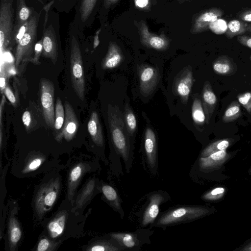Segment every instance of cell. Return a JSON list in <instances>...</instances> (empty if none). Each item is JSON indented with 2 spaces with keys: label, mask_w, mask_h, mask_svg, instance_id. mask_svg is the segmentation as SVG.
I'll return each mask as SVG.
<instances>
[{
  "label": "cell",
  "mask_w": 251,
  "mask_h": 251,
  "mask_svg": "<svg viewBox=\"0 0 251 251\" xmlns=\"http://www.w3.org/2000/svg\"><path fill=\"white\" fill-rule=\"evenodd\" d=\"M134 24L137 28L140 41L143 46L159 51H164L169 48L171 39L163 32L159 35L151 32L146 23L143 20L134 21Z\"/></svg>",
  "instance_id": "cell-13"
},
{
  "label": "cell",
  "mask_w": 251,
  "mask_h": 251,
  "mask_svg": "<svg viewBox=\"0 0 251 251\" xmlns=\"http://www.w3.org/2000/svg\"><path fill=\"white\" fill-rule=\"evenodd\" d=\"M84 32L71 22L68 30V41L70 47V74L74 90L83 100L85 94V78L81 50L80 40Z\"/></svg>",
  "instance_id": "cell-2"
},
{
  "label": "cell",
  "mask_w": 251,
  "mask_h": 251,
  "mask_svg": "<svg viewBox=\"0 0 251 251\" xmlns=\"http://www.w3.org/2000/svg\"><path fill=\"white\" fill-rule=\"evenodd\" d=\"M5 102V96L2 95L0 105V147L1 149L2 144V112L4 109V104Z\"/></svg>",
  "instance_id": "cell-43"
},
{
  "label": "cell",
  "mask_w": 251,
  "mask_h": 251,
  "mask_svg": "<svg viewBox=\"0 0 251 251\" xmlns=\"http://www.w3.org/2000/svg\"><path fill=\"white\" fill-rule=\"evenodd\" d=\"M42 52V39L36 43L35 50H34V56L31 60V62L35 64H39V58Z\"/></svg>",
  "instance_id": "cell-40"
},
{
  "label": "cell",
  "mask_w": 251,
  "mask_h": 251,
  "mask_svg": "<svg viewBox=\"0 0 251 251\" xmlns=\"http://www.w3.org/2000/svg\"><path fill=\"white\" fill-rule=\"evenodd\" d=\"M52 7L57 11L68 13L75 7L78 0H53Z\"/></svg>",
  "instance_id": "cell-35"
},
{
  "label": "cell",
  "mask_w": 251,
  "mask_h": 251,
  "mask_svg": "<svg viewBox=\"0 0 251 251\" xmlns=\"http://www.w3.org/2000/svg\"><path fill=\"white\" fill-rule=\"evenodd\" d=\"M119 0H102L101 5L98 13L99 18L101 21L103 14L116 4Z\"/></svg>",
  "instance_id": "cell-39"
},
{
  "label": "cell",
  "mask_w": 251,
  "mask_h": 251,
  "mask_svg": "<svg viewBox=\"0 0 251 251\" xmlns=\"http://www.w3.org/2000/svg\"><path fill=\"white\" fill-rule=\"evenodd\" d=\"M248 24L243 21L233 20L227 24V28L226 35L228 38H232L236 36L243 35L247 32Z\"/></svg>",
  "instance_id": "cell-30"
},
{
  "label": "cell",
  "mask_w": 251,
  "mask_h": 251,
  "mask_svg": "<svg viewBox=\"0 0 251 251\" xmlns=\"http://www.w3.org/2000/svg\"><path fill=\"white\" fill-rule=\"evenodd\" d=\"M192 117L195 124L199 127L203 126L205 123V116L202 102L198 97H196L192 106Z\"/></svg>",
  "instance_id": "cell-29"
},
{
  "label": "cell",
  "mask_w": 251,
  "mask_h": 251,
  "mask_svg": "<svg viewBox=\"0 0 251 251\" xmlns=\"http://www.w3.org/2000/svg\"><path fill=\"white\" fill-rule=\"evenodd\" d=\"M65 109L63 106L60 98L57 97L55 106V124L54 128L60 130L63 126L65 120Z\"/></svg>",
  "instance_id": "cell-33"
},
{
  "label": "cell",
  "mask_w": 251,
  "mask_h": 251,
  "mask_svg": "<svg viewBox=\"0 0 251 251\" xmlns=\"http://www.w3.org/2000/svg\"><path fill=\"white\" fill-rule=\"evenodd\" d=\"M44 158L41 156H35L25 165L23 172L27 173L37 169L43 163Z\"/></svg>",
  "instance_id": "cell-37"
},
{
  "label": "cell",
  "mask_w": 251,
  "mask_h": 251,
  "mask_svg": "<svg viewBox=\"0 0 251 251\" xmlns=\"http://www.w3.org/2000/svg\"><path fill=\"white\" fill-rule=\"evenodd\" d=\"M41 12L34 10L28 22L13 39L16 41L15 64L17 69L22 63L31 61L34 56ZM12 42V43H13Z\"/></svg>",
  "instance_id": "cell-4"
},
{
  "label": "cell",
  "mask_w": 251,
  "mask_h": 251,
  "mask_svg": "<svg viewBox=\"0 0 251 251\" xmlns=\"http://www.w3.org/2000/svg\"><path fill=\"white\" fill-rule=\"evenodd\" d=\"M34 10L32 8L27 6L25 0H16V17L13 31V39L30 20Z\"/></svg>",
  "instance_id": "cell-20"
},
{
  "label": "cell",
  "mask_w": 251,
  "mask_h": 251,
  "mask_svg": "<svg viewBox=\"0 0 251 251\" xmlns=\"http://www.w3.org/2000/svg\"><path fill=\"white\" fill-rule=\"evenodd\" d=\"M101 191L108 203L120 214L121 218L123 219L125 213L121 204L123 201L116 189L109 184H103L101 187Z\"/></svg>",
  "instance_id": "cell-25"
},
{
  "label": "cell",
  "mask_w": 251,
  "mask_h": 251,
  "mask_svg": "<svg viewBox=\"0 0 251 251\" xmlns=\"http://www.w3.org/2000/svg\"><path fill=\"white\" fill-rule=\"evenodd\" d=\"M154 233L151 228H140L133 232H114L109 235L119 245L123 251H139L144 245L151 243V237Z\"/></svg>",
  "instance_id": "cell-8"
},
{
  "label": "cell",
  "mask_w": 251,
  "mask_h": 251,
  "mask_svg": "<svg viewBox=\"0 0 251 251\" xmlns=\"http://www.w3.org/2000/svg\"><path fill=\"white\" fill-rule=\"evenodd\" d=\"M250 60H251V56H250Z\"/></svg>",
  "instance_id": "cell-52"
},
{
  "label": "cell",
  "mask_w": 251,
  "mask_h": 251,
  "mask_svg": "<svg viewBox=\"0 0 251 251\" xmlns=\"http://www.w3.org/2000/svg\"><path fill=\"white\" fill-rule=\"evenodd\" d=\"M238 17L243 21L251 23V9L241 12Z\"/></svg>",
  "instance_id": "cell-47"
},
{
  "label": "cell",
  "mask_w": 251,
  "mask_h": 251,
  "mask_svg": "<svg viewBox=\"0 0 251 251\" xmlns=\"http://www.w3.org/2000/svg\"><path fill=\"white\" fill-rule=\"evenodd\" d=\"M152 4H155L156 3V0H151Z\"/></svg>",
  "instance_id": "cell-51"
},
{
  "label": "cell",
  "mask_w": 251,
  "mask_h": 251,
  "mask_svg": "<svg viewBox=\"0 0 251 251\" xmlns=\"http://www.w3.org/2000/svg\"><path fill=\"white\" fill-rule=\"evenodd\" d=\"M95 188L96 181L94 179L89 180L85 184L75 199V209L81 208L91 199Z\"/></svg>",
  "instance_id": "cell-27"
},
{
  "label": "cell",
  "mask_w": 251,
  "mask_h": 251,
  "mask_svg": "<svg viewBox=\"0 0 251 251\" xmlns=\"http://www.w3.org/2000/svg\"><path fill=\"white\" fill-rule=\"evenodd\" d=\"M13 0H0V44L1 52L12 43L14 28Z\"/></svg>",
  "instance_id": "cell-10"
},
{
  "label": "cell",
  "mask_w": 251,
  "mask_h": 251,
  "mask_svg": "<svg viewBox=\"0 0 251 251\" xmlns=\"http://www.w3.org/2000/svg\"><path fill=\"white\" fill-rule=\"evenodd\" d=\"M53 0L44 7L45 11L42 31V55L50 59L55 64L58 56L60 45L59 15L52 7Z\"/></svg>",
  "instance_id": "cell-3"
},
{
  "label": "cell",
  "mask_w": 251,
  "mask_h": 251,
  "mask_svg": "<svg viewBox=\"0 0 251 251\" xmlns=\"http://www.w3.org/2000/svg\"><path fill=\"white\" fill-rule=\"evenodd\" d=\"M141 160L146 172L153 176H156L158 170L157 140L154 131L150 127L145 130Z\"/></svg>",
  "instance_id": "cell-11"
},
{
  "label": "cell",
  "mask_w": 251,
  "mask_h": 251,
  "mask_svg": "<svg viewBox=\"0 0 251 251\" xmlns=\"http://www.w3.org/2000/svg\"><path fill=\"white\" fill-rule=\"evenodd\" d=\"M214 72L219 75H231L237 70L236 64L226 55H221L213 62L212 65Z\"/></svg>",
  "instance_id": "cell-24"
},
{
  "label": "cell",
  "mask_w": 251,
  "mask_h": 251,
  "mask_svg": "<svg viewBox=\"0 0 251 251\" xmlns=\"http://www.w3.org/2000/svg\"><path fill=\"white\" fill-rule=\"evenodd\" d=\"M65 120L61 129L56 135V140L58 142L63 138L70 141L75 137L77 132L79 123L76 115L70 103L65 100L64 103Z\"/></svg>",
  "instance_id": "cell-16"
},
{
  "label": "cell",
  "mask_w": 251,
  "mask_h": 251,
  "mask_svg": "<svg viewBox=\"0 0 251 251\" xmlns=\"http://www.w3.org/2000/svg\"><path fill=\"white\" fill-rule=\"evenodd\" d=\"M141 208L136 214L140 228L149 227L154 223L160 213V206L171 200V196L165 191L159 190L147 194Z\"/></svg>",
  "instance_id": "cell-6"
},
{
  "label": "cell",
  "mask_w": 251,
  "mask_h": 251,
  "mask_svg": "<svg viewBox=\"0 0 251 251\" xmlns=\"http://www.w3.org/2000/svg\"><path fill=\"white\" fill-rule=\"evenodd\" d=\"M86 171L85 164L80 163L70 170L68 181V198L71 201L75 193L79 182Z\"/></svg>",
  "instance_id": "cell-22"
},
{
  "label": "cell",
  "mask_w": 251,
  "mask_h": 251,
  "mask_svg": "<svg viewBox=\"0 0 251 251\" xmlns=\"http://www.w3.org/2000/svg\"><path fill=\"white\" fill-rule=\"evenodd\" d=\"M247 31L248 32H251V23L248 25Z\"/></svg>",
  "instance_id": "cell-49"
},
{
  "label": "cell",
  "mask_w": 251,
  "mask_h": 251,
  "mask_svg": "<svg viewBox=\"0 0 251 251\" xmlns=\"http://www.w3.org/2000/svg\"><path fill=\"white\" fill-rule=\"evenodd\" d=\"M124 117L129 136L133 137L136 131L137 121L133 110L128 103H126L125 106Z\"/></svg>",
  "instance_id": "cell-31"
},
{
  "label": "cell",
  "mask_w": 251,
  "mask_h": 251,
  "mask_svg": "<svg viewBox=\"0 0 251 251\" xmlns=\"http://www.w3.org/2000/svg\"><path fill=\"white\" fill-rule=\"evenodd\" d=\"M22 121L26 129L28 130L30 126L31 123V114L28 111H25L23 114Z\"/></svg>",
  "instance_id": "cell-46"
},
{
  "label": "cell",
  "mask_w": 251,
  "mask_h": 251,
  "mask_svg": "<svg viewBox=\"0 0 251 251\" xmlns=\"http://www.w3.org/2000/svg\"><path fill=\"white\" fill-rule=\"evenodd\" d=\"M60 190L59 177L52 178L40 187L34 200L35 209L39 218H42L51 209L58 197Z\"/></svg>",
  "instance_id": "cell-7"
},
{
  "label": "cell",
  "mask_w": 251,
  "mask_h": 251,
  "mask_svg": "<svg viewBox=\"0 0 251 251\" xmlns=\"http://www.w3.org/2000/svg\"><path fill=\"white\" fill-rule=\"evenodd\" d=\"M242 115L240 104L237 101H232L226 110L222 118L223 122H233Z\"/></svg>",
  "instance_id": "cell-32"
},
{
  "label": "cell",
  "mask_w": 251,
  "mask_h": 251,
  "mask_svg": "<svg viewBox=\"0 0 251 251\" xmlns=\"http://www.w3.org/2000/svg\"><path fill=\"white\" fill-rule=\"evenodd\" d=\"M86 250L88 251H123L118 243L110 236L109 239L95 241L88 246Z\"/></svg>",
  "instance_id": "cell-28"
},
{
  "label": "cell",
  "mask_w": 251,
  "mask_h": 251,
  "mask_svg": "<svg viewBox=\"0 0 251 251\" xmlns=\"http://www.w3.org/2000/svg\"><path fill=\"white\" fill-rule=\"evenodd\" d=\"M237 40L242 45L251 49V37L241 35L237 36Z\"/></svg>",
  "instance_id": "cell-45"
},
{
  "label": "cell",
  "mask_w": 251,
  "mask_h": 251,
  "mask_svg": "<svg viewBox=\"0 0 251 251\" xmlns=\"http://www.w3.org/2000/svg\"><path fill=\"white\" fill-rule=\"evenodd\" d=\"M229 143L227 140H220L215 141L203 150L201 153V157H207L215 152L225 150L229 146Z\"/></svg>",
  "instance_id": "cell-34"
},
{
  "label": "cell",
  "mask_w": 251,
  "mask_h": 251,
  "mask_svg": "<svg viewBox=\"0 0 251 251\" xmlns=\"http://www.w3.org/2000/svg\"><path fill=\"white\" fill-rule=\"evenodd\" d=\"M3 93L5 96L7 97L10 103L14 106H16L17 103V100L13 92L8 85L5 87Z\"/></svg>",
  "instance_id": "cell-42"
},
{
  "label": "cell",
  "mask_w": 251,
  "mask_h": 251,
  "mask_svg": "<svg viewBox=\"0 0 251 251\" xmlns=\"http://www.w3.org/2000/svg\"><path fill=\"white\" fill-rule=\"evenodd\" d=\"M202 105L205 116V123L208 124L217 105V99L208 81H205L201 93Z\"/></svg>",
  "instance_id": "cell-18"
},
{
  "label": "cell",
  "mask_w": 251,
  "mask_h": 251,
  "mask_svg": "<svg viewBox=\"0 0 251 251\" xmlns=\"http://www.w3.org/2000/svg\"><path fill=\"white\" fill-rule=\"evenodd\" d=\"M193 81V72L190 66L183 68L174 78L173 92L184 104L187 103L188 100Z\"/></svg>",
  "instance_id": "cell-15"
},
{
  "label": "cell",
  "mask_w": 251,
  "mask_h": 251,
  "mask_svg": "<svg viewBox=\"0 0 251 251\" xmlns=\"http://www.w3.org/2000/svg\"><path fill=\"white\" fill-rule=\"evenodd\" d=\"M136 8L147 11L150 9L152 4L151 0H133Z\"/></svg>",
  "instance_id": "cell-41"
},
{
  "label": "cell",
  "mask_w": 251,
  "mask_h": 251,
  "mask_svg": "<svg viewBox=\"0 0 251 251\" xmlns=\"http://www.w3.org/2000/svg\"><path fill=\"white\" fill-rule=\"evenodd\" d=\"M140 91L144 96L151 95L157 86L160 75L157 68L147 64L137 67Z\"/></svg>",
  "instance_id": "cell-14"
},
{
  "label": "cell",
  "mask_w": 251,
  "mask_h": 251,
  "mask_svg": "<svg viewBox=\"0 0 251 251\" xmlns=\"http://www.w3.org/2000/svg\"><path fill=\"white\" fill-rule=\"evenodd\" d=\"M60 242L50 240L48 238L43 237L39 240L36 250L38 251H52L56 249Z\"/></svg>",
  "instance_id": "cell-36"
},
{
  "label": "cell",
  "mask_w": 251,
  "mask_h": 251,
  "mask_svg": "<svg viewBox=\"0 0 251 251\" xmlns=\"http://www.w3.org/2000/svg\"><path fill=\"white\" fill-rule=\"evenodd\" d=\"M102 0H78L75 6V14L72 22L82 32L90 28L100 8Z\"/></svg>",
  "instance_id": "cell-9"
},
{
  "label": "cell",
  "mask_w": 251,
  "mask_h": 251,
  "mask_svg": "<svg viewBox=\"0 0 251 251\" xmlns=\"http://www.w3.org/2000/svg\"><path fill=\"white\" fill-rule=\"evenodd\" d=\"M223 15V11L216 8L202 11L193 20L190 32L197 34L206 30L211 23L221 18Z\"/></svg>",
  "instance_id": "cell-17"
},
{
  "label": "cell",
  "mask_w": 251,
  "mask_h": 251,
  "mask_svg": "<svg viewBox=\"0 0 251 251\" xmlns=\"http://www.w3.org/2000/svg\"><path fill=\"white\" fill-rule=\"evenodd\" d=\"M238 102L247 110L251 114V91H247L239 94L237 96Z\"/></svg>",
  "instance_id": "cell-38"
},
{
  "label": "cell",
  "mask_w": 251,
  "mask_h": 251,
  "mask_svg": "<svg viewBox=\"0 0 251 251\" xmlns=\"http://www.w3.org/2000/svg\"><path fill=\"white\" fill-rule=\"evenodd\" d=\"M7 76L5 73V72L4 71H2V70H1L0 72V89L1 93L3 92L6 86V80H7Z\"/></svg>",
  "instance_id": "cell-48"
},
{
  "label": "cell",
  "mask_w": 251,
  "mask_h": 251,
  "mask_svg": "<svg viewBox=\"0 0 251 251\" xmlns=\"http://www.w3.org/2000/svg\"><path fill=\"white\" fill-rule=\"evenodd\" d=\"M250 250H251V247H250Z\"/></svg>",
  "instance_id": "cell-53"
},
{
  "label": "cell",
  "mask_w": 251,
  "mask_h": 251,
  "mask_svg": "<svg viewBox=\"0 0 251 251\" xmlns=\"http://www.w3.org/2000/svg\"><path fill=\"white\" fill-rule=\"evenodd\" d=\"M68 215V212L66 210L61 211L48 223L47 229L50 238L56 239L62 234Z\"/></svg>",
  "instance_id": "cell-21"
},
{
  "label": "cell",
  "mask_w": 251,
  "mask_h": 251,
  "mask_svg": "<svg viewBox=\"0 0 251 251\" xmlns=\"http://www.w3.org/2000/svg\"><path fill=\"white\" fill-rule=\"evenodd\" d=\"M226 155V152L225 150H221L215 152L209 156L205 157V158L209 160L218 161L224 158Z\"/></svg>",
  "instance_id": "cell-44"
},
{
  "label": "cell",
  "mask_w": 251,
  "mask_h": 251,
  "mask_svg": "<svg viewBox=\"0 0 251 251\" xmlns=\"http://www.w3.org/2000/svg\"><path fill=\"white\" fill-rule=\"evenodd\" d=\"M189 0H177L178 2L179 3L181 4V3H183L186 1H189Z\"/></svg>",
  "instance_id": "cell-50"
},
{
  "label": "cell",
  "mask_w": 251,
  "mask_h": 251,
  "mask_svg": "<svg viewBox=\"0 0 251 251\" xmlns=\"http://www.w3.org/2000/svg\"><path fill=\"white\" fill-rule=\"evenodd\" d=\"M22 229L17 219L12 213L8 223V237L10 250H15L22 237Z\"/></svg>",
  "instance_id": "cell-26"
},
{
  "label": "cell",
  "mask_w": 251,
  "mask_h": 251,
  "mask_svg": "<svg viewBox=\"0 0 251 251\" xmlns=\"http://www.w3.org/2000/svg\"><path fill=\"white\" fill-rule=\"evenodd\" d=\"M209 210L202 206L177 205L159 213L156 220L149 228L165 230L172 226L187 224L205 216Z\"/></svg>",
  "instance_id": "cell-5"
},
{
  "label": "cell",
  "mask_w": 251,
  "mask_h": 251,
  "mask_svg": "<svg viewBox=\"0 0 251 251\" xmlns=\"http://www.w3.org/2000/svg\"><path fill=\"white\" fill-rule=\"evenodd\" d=\"M124 58L121 48L115 42L110 41L106 54L101 61V68L103 70L114 69L118 66Z\"/></svg>",
  "instance_id": "cell-19"
},
{
  "label": "cell",
  "mask_w": 251,
  "mask_h": 251,
  "mask_svg": "<svg viewBox=\"0 0 251 251\" xmlns=\"http://www.w3.org/2000/svg\"><path fill=\"white\" fill-rule=\"evenodd\" d=\"M88 132L93 142L99 147L104 145V138L102 127L97 112L93 111L90 115L88 122Z\"/></svg>",
  "instance_id": "cell-23"
},
{
  "label": "cell",
  "mask_w": 251,
  "mask_h": 251,
  "mask_svg": "<svg viewBox=\"0 0 251 251\" xmlns=\"http://www.w3.org/2000/svg\"><path fill=\"white\" fill-rule=\"evenodd\" d=\"M107 117L113 145L123 159L126 171L128 173L132 168L133 153L124 116L118 105L109 104Z\"/></svg>",
  "instance_id": "cell-1"
},
{
  "label": "cell",
  "mask_w": 251,
  "mask_h": 251,
  "mask_svg": "<svg viewBox=\"0 0 251 251\" xmlns=\"http://www.w3.org/2000/svg\"><path fill=\"white\" fill-rule=\"evenodd\" d=\"M40 94L43 116L46 124L54 127V86L50 80L42 78L40 82Z\"/></svg>",
  "instance_id": "cell-12"
}]
</instances>
